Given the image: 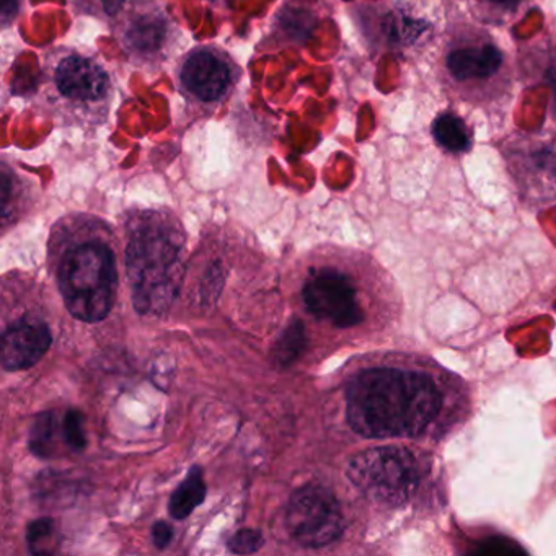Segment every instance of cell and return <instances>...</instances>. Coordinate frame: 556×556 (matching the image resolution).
<instances>
[{"mask_svg":"<svg viewBox=\"0 0 556 556\" xmlns=\"http://www.w3.org/2000/svg\"><path fill=\"white\" fill-rule=\"evenodd\" d=\"M61 444L66 445L63 435V421H60L56 413H41L35 419L28 435V447L40 458L56 457Z\"/></svg>","mask_w":556,"mask_h":556,"instance_id":"cell-14","label":"cell"},{"mask_svg":"<svg viewBox=\"0 0 556 556\" xmlns=\"http://www.w3.org/2000/svg\"><path fill=\"white\" fill-rule=\"evenodd\" d=\"M289 535L304 548H324L343 536L346 516L333 491L321 484L299 488L286 510Z\"/></svg>","mask_w":556,"mask_h":556,"instance_id":"cell-10","label":"cell"},{"mask_svg":"<svg viewBox=\"0 0 556 556\" xmlns=\"http://www.w3.org/2000/svg\"><path fill=\"white\" fill-rule=\"evenodd\" d=\"M174 540V527L170 523L161 520L152 527V542L159 549L167 548Z\"/></svg>","mask_w":556,"mask_h":556,"instance_id":"cell-22","label":"cell"},{"mask_svg":"<svg viewBox=\"0 0 556 556\" xmlns=\"http://www.w3.org/2000/svg\"><path fill=\"white\" fill-rule=\"evenodd\" d=\"M532 0H467L471 21L483 27H506L529 9Z\"/></svg>","mask_w":556,"mask_h":556,"instance_id":"cell-13","label":"cell"},{"mask_svg":"<svg viewBox=\"0 0 556 556\" xmlns=\"http://www.w3.org/2000/svg\"><path fill=\"white\" fill-rule=\"evenodd\" d=\"M435 77L451 102L501 116L514 97L516 66L483 25L455 18L442 35Z\"/></svg>","mask_w":556,"mask_h":556,"instance_id":"cell-3","label":"cell"},{"mask_svg":"<svg viewBox=\"0 0 556 556\" xmlns=\"http://www.w3.org/2000/svg\"><path fill=\"white\" fill-rule=\"evenodd\" d=\"M40 99L60 125L96 131L109 122L115 83L93 54L58 47L45 56Z\"/></svg>","mask_w":556,"mask_h":556,"instance_id":"cell-5","label":"cell"},{"mask_svg":"<svg viewBox=\"0 0 556 556\" xmlns=\"http://www.w3.org/2000/svg\"><path fill=\"white\" fill-rule=\"evenodd\" d=\"M126 268L132 304L141 315H162L184 281V229L174 214L135 211L128 219Z\"/></svg>","mask_w":556,"mask_h":556,"instance_id":"cell-4","label":"cell"},{"mask_svg":"<svg viewBox=\"0 0 556 556\" xmlns=\"http://www.w3.org/2000/svg\"><path fill=\"white\" fill-rule=\"evenodd\" d=\"M211 4L217 5V4H224V2H227V0H210Z\"/></svg>","mask_w":556,"mask_h":556,"instance_id":"cell-23","label":"cell"},{"mask_svg":"<svg viewBox=\"0 0 556 556\" xmlns=\"http://www.w3.org/2000/svg\"><path fill=\"white\" fill-rule=\"evenodd\" d=\"M118 278L113 253L102 242H86L66 253L60 266V289L74 318L97 324L109 317Z\"/></svg>","mask_w":556,"mask_h":556,"instance_id":"cell-6","label":"cell"},{"mask_svg":"<svg viewBox=\"0 0 556 556\" xmlns=\"http://www.w3.org/2000/svg\"><path fill=\"white\" fill-rule=\"evenodd\" d=\"M129 0H73L77 14L103 18L110 25L119 17Z\"/></svg>","mask_w":556,"mask_h":556,"instance_id":"cell-19","label":"cell"},{"mask_svg":"<svg viewBox=\"0 0 556 556\" xmlns=\"http://www.w3.org/2000/svg\"><path fill=\"white\" fill-rule=\"evenodd\" d=\"M307 346V337H305V327L301 320H292L289 327L282 331L279 340L273 348V359L278 367H289L294 364L304 353Z\"/></svg>","mask_w":556,"mask_h":556,"instance_id":"cell-16","label":"cell"},{"mask_svg":"<svg viewBox=\"0 0 556 556\" xmlns=\"http://www.w3.org/2000/svg\"><path fill=\"white\" fill-rule=\"evenodd\" d=\"M500 149L520 203L533 211L556 207V129L517 132Z\"/></svg>","mask_w":556,"mask_h":556,"instance_id":"cell-8","label":"cell"},{"mask_svg":"<svg viewBox=\"0 0 556 556\" xmlns=\"http://www.w3.org/2000/svg\"><path fill=\"white\" fill-rule=\"evenodd\" d=\"M110 27L138 70H162L180 47V27L162 0H129Z\"/></svg>","mask_w":556,"mask_h":556,"instance_id":"cell-7","label":"cell"},{"mask_svg":"<svg viewBox=\"0 0 556 556\" xmlns=\"http://www.w3.org/2000/svg\"><path fill=\"white\" fill-rule=\"evenodd\" d=\"M431 136L438 148L447 154H467L473 148V131L467 122L452 110L435 116L431 125Z\"/></svg>","mask_w":556,"mask_h":556,"instance_id":"cell-12","label":"cell"},{"mask_svg":"<svg viewBox=\"0 0 556 556\" xmlns=\"http://www.w3.org/2000/svg\"><path fill=\"white\" fill-rule=\"evenodd\" d=\"M529 66L533 71V79H540L552 93V116L556 123V41L546 47L530 51Z\"/></svg>","mask_w":556,"mask_h":556,"instance_id":"cell-17","label":"cell"},{"mask_svg":"<svg viewBox=\"0 0 556 556\" xmlns=\"http://www.w3.org/2000/svg\"><path fill=\"white\" fill-rule=\"evenodd\" d=\"M206 481L200 467H193L184 481L178 484L168 503V513L174 519H187L198 506L206 500Z\"/></svg>","mask_w":556,"mask_h":556,"instance_id":"cell-15","label":"cell"},{"mask_svg":"<svg viewBox=\"0 0 556 556\" xmlns=\"http://www.w3.org/2000/svg\"><path fill=\"white\" fill-rule=\"evenodd\" d=\"M243 71L229 51L217 45H198L175 66V83L188 109L198 116L213 115L232 96Z\"/></svg>","mask_w":556,"mask_h":556,"instance_id":"cell-9","label":"cell"},{"mask_svg":"<svg viewBox=\"0 0 556 556\" xmlns=\"http://www.w3.org/2000/svg\"><path fill=\"white\" fill-rule=\"evenodd\" d=\"M346 477L382 513L422 519L447 506V475L434 445L396 441L364 448L348 462Z\"/></svg>","mask_w":556,"mask_h":556,"instance_id":"cell-2","label":"cell"},{"mask_svg":"<svg viewBox=\"0 0 556 556\" xmlns=\"http://www.w3.org/2000/svg\"><path fill=\"white\" fill-rule=\"evenodd\" d=\"M27 545L31 555H51L60 546L56 522L50 517L34 520L27 527Z\"/></svg>","mask_w":556,"mask_h":556,"instance_id":"cell-18","label":"cell"},{"mask_svg":"<svg viewBox=\"0 0 556 556\" xmlns=\"http://www.w3.org/2000/svg\"><path fill=\"white\" fill-rule=\"evenodd\" d=\"M63 435L66 447L73 452H83L87 445L86 419L77 409H70L63 418Z\"/></svg>","mask_w":556,"mask_h":556,"instance_id":"cell-20","label":"cell"},{"mask_svg":"<svg viewBox=\"0 0 556 556\" xmlns=\"http://www.w3.org/2000/svg\"><path fill=\"white\" fill-rule=\"evenodd\" d=\"M263 542H265V539H263L262 532H258V530L242 529L230 536L227 546H229L230 552L237 553V555H249V553L258 552L263 546Z\"/></svg>","mask_w":556,"mask_h":556,"instance_id":"cell-21","label":"cell"},{"mask_svg":"<svg viewBox=\"0 0 556 556\" xmlns=\"http://www.w3.org/2000/svg\"><path fill=\"white\" fill-rule=\"evenodd\" d=\"M344 419L366 441L438 445L475 413L473 387L429 354L390 351L344 383Z\"/></svg>","mask_w":556,"mask_h":556,"instance_id":"cell-1","label":"cell"},{"mask_svg":"<svg viewBox=\"0 0 556 556\" xmlns=\"http://www.w3.org/2000/svg\"><path fill=\"white\" fill-rule=\"evenodd\" d=\"M53 343L50 328L40 320H22L2 337V367L9 372L30 369Z\"/></svg>","mask_w":556,"mask_h":556,"instance_id":"cell-11","label":"cell"}]
</instances>
